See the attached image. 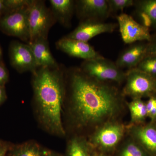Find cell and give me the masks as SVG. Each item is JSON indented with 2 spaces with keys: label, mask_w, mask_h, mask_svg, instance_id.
Wrapping results in <instances>:
<instances>
[{
  "label": "cell",
  "mask_w": 156,
  "mask_h": 156,
  "mask_svg": "<svg viewBox=\"0 0 156 156\" xmlns=\"http://www.w3.org/2000/svg\"><path fill=\"white\" fill-rule=\"evenodd\" d=\"M110 13L119 11L134 5L133 0H107Z\"/></svg>",
  "instance_id": "23"
},
{
  "label": "cell",
  "mask_w": 156,
  "mask_h": 156,
  "mask_svg": "<svg viewBox=\"0 0 156 156\" xmlns=\"http://www.w3.org/2000/svg\"><path fill=\"white\" fill-rule=\"evenodd\" d=\"M9 56L11 65L20 73L30 72L32 73L38 68L28 44L12 42L9 49Z\"/></svg>",
  "instance_id": "9"
},
{
  "label": "cell",
  "mask_w": 156,
  "mask_h": 156,
  "mask_svg": "<svg viewBox=\"0 0 156 156\" xmlns=\"http://www.w3.org/2000/svg\"><path fill=\"white\" fill-rule=\"evenodd\" d=\"M2 49H1V47H0V60L2 58Z\"/></svg>",
  "instance_id": "33"
},
{
  "label": "cell",
  "mask_w": 156,
  "mask_h": 156,
  "mask_svg": "<svg viewBox=\"0 0 156 156\" xmlns=\"http://www.w3.org/2000/svg\"><path fill=\"white\" fill-rule=\"evenodd\" d=\"M118 24L94 20L81 21L73 31L66 36L69 38L88 42L92 38L103 33H112Z\"/></svg>",
  "instance_id": "10"
},
{
  "label": "cell",
  "mask_w": 156,
  "mask_h": 156,
  "mask_svg": "<svg viewBox=\"0 0 156 156\" xmlns=\"http://www.w3.org/2000/svg\"><path fill=\"white\" fill-rule=\"evenodd\" d=\"M147 56H156V35L151 36L150 41L147 44Z\"/></svg>",
  "instance_id": "26"
},
{
  "label": "cell",
  "mask_w": 156,
  "mask_h": 156,
  "mask_svg": "<svg viewBox=\"0 0 156 156\" xmlns=\"http://www.w3.org/2000/svg\"><path fill=\"white\" fill-rule=\"evenodd\" d=\"M127 107L130 115V125H140L144 124L147 117L146 105L140 98L131 99L128 102Z\"/></svg>",
  "instance_id": "19"
},
{
  "label": "cell",
  "mask_w": 156,
  "mask_h": 156,
  "mask_svg": "<svg viewBox=\"0 0 156 156\" xmlns=\"http://www.w3.org/2000/svg\"><path fill=\"white\" fill-rule=\"evenodd\" d=\"M7 12L8 11L4 3V0H0V18Z\"/></svg>",
  "instance_id": "30"
},
{
  "label": "cell",
  "mask_w": 156,
  "mask_h": 156,
  "mask_svg": "<svg viewBox=\"0 0 156 156\" xmlns=\"http://www.w3.org/2000/svg\"><path fill=\"white\" fill-rule=\"evenodd\" d=\"M7 99V95L5 86H0V106Z\"/></svg>",
  "instance_id": "29"
},
{
  "label": "cell",
  "mask_w": 156,
  "mask_h": 156,
  "mask_svg": "<svg viewBox=\"0 0 156 156\" xmlns=\"http://www.w3.org/2000/svg\"><path fill=\"white\" fill-rule=\"evenodd\" d=\"M56 47L68 55L73 57L89 60L102 56L88 42L64 37L56 43Z\"/></svg>",
  "instance_id": "13"
},
{
  "label": "cell",
  "mask_w": 156,
  "mask_h": 156,
  "mask_svg": "<svg viewBox=\"0 0 156 156\" xmlns=\"http://www.w3.org/2000/svg\"><path fill=\"white\" fill-rule=\"evenodd\" d=\"M66 69L40 67L32 73L34 99L38 120L45 131L59 137L66 135L62 121L65 101Z\"/></svg>",
  "instance_id": "2"
},
{
  "label": "cell",
  "mask_w": 156,
  "mask_h": 156,
  "mask_svg": "<svg viewBox=\"0 0 156 156\" xmlns=\"http://www.w3.org/2000/svg\"><path fill=\"white\" fill-rule=\"evenodd\" d=\"M9 73L2 63L0 62V86H5L9 80Z\"/></svg>",
  "instance_id": "27"
},
{
  "label": "cell",
  "mask_w": 156,
  "mask_h": 156,
  "mask_svg": "<svg viewBox=\"0 0 156 156\" xmlns=\"http://www.w3.org/2000/svg\"><path fill=\"white\" fill-rule=\"evenodd\" d=\"M12 145L10 143L0 139V156H7Z\"/></svg>",
  "instance_id": "28"
},
{
  "label": "cell",
  "mask_w": 156,
  "mask_h": 156,
  "mask_svg": "<svg viewBox=\"0 0 156 156\" xmlns=\"http://www.w3.org/2000/svg\"><path fill=\"white\" fill-rule=\"evenodd\" d=\"M91 156H99V153L97 152L96 151H94L92 152V154Z\"/></svg>",
  "instance_id": "32"
},
{
  "label": "cell",
  "mask_w": 156,
  "mask_h": 156,
  "mask_svg": "<svg viewBox=\"0 0 156 156\" xmlns=\"http://www.w3.org/2000/svg\"><path fill=\"white\" fill-rule=\"evenodd\" d=\"M38 67L56 68L59 65L50 52L48 39H37L28 44Z\"/></svg>",
  "instance_id": "15"
},
{
  "label": "cell",
  "mask_w": 156,
  "mask_h": 156,
  "mask_svg": "<svg viewBox=\"0 0 156 156\" xmlns=\"http://www.w3.org/2000/svg\"><path fill=\"white\" fill-rule=\"evenodd\" d=\"M115 151H116V156H150L139 144L127 134Z\"/></svg>",
  "instance_id": "20"
},
{
  "label": "cell",
  "mask_w": 156,
  "mask_h": 156,
  "mask_svg": "<svg viewBox=\"0 0 156 156\" xmlns=\"http://www.w3.org/2000/svg\"><path fill=\"white\" fill-rule=\"evenodd\" d=\"M30 42L37 39H48L50 28L56 22L50 9L44 1L32 0L28 10Z\"/></svg>",
  "instance_id": "4"
},
{
  "label": "cell",
  "mask_w": 156,
  "mask_h": 156,
  "mask_svg": "<svg viewBox=\"0 0 156 156\" xmlns=\"http://www.w3.org/2000/svg\"><path fill=\"white\" fill-rule=\"evenodd\" d=\"M50 150L34 140H30L17 144H12L8 156H49Z\"/></svg>",
  "instance_id": "17"
},
{
  "label": "cell",
  "mask_w": 156,
  "mask_h": 156,
  "mask_svg": "<svg viewBox=\"0 0 156 156\" xmlns=\"http://www.w3.org/2000/svg\"><path fill=\"white\" fill-rule=\"evenodd\" d=\"M147 117H149L152 123L156 122V95H152L146 103Z\"/></svg>",
  "instance_id": "25"
},
{
  "label": "cell",
  "mask_w": 156,
  "mask_h": 156,
  "mask_svg": "<svg viewBox=\"0 0 156 156\" xmlns=\"http://www.w3.org/2000/svg\"><path fill=\"white\" fill-rule=\"evenodd\" d=\"M32 0H4L8 12L28 7Z\"/></svg>",
  "instance_id": "24"
},
{
  "label": "cell",
  "mask_w": 156,
  "mask_h": 156,
  "mask_svg": "<svg viewBox=\"0 0 156 156\" xmlns=\"http://www.w3.org/2000/svg\"><path fill=\"white\" fill-rule=\"evenodd\" d=\"M134 5L137 14L146 17L151 27L156 28V0L134 1Z\"/></svg>",
  "instance_id": "21"
},
{
  "label": "cell",
  "mask_w": 156,
  "mask_h": 156,
  "mask_svg": "<svg viewBox=\"0 0 156 156\" xmlns=\"http://www.w3.org/2000/svg\"><path fill=\"white\" fill-rule=\"evenodd\" d=\"M49 156H64L62 154L59 153L55 151H53L52 150H50V151H49Z\"/></svg>",
  "instance_id": "31"
},
{
  "label": "cell",
  "mask_w": 156,
  "mask_h": 156,
  "mask_svg": "<svg viewBox=\"0 0 156 156\" xmlns=\"http://www.w3.org/2000/svg\"><path fill=\"white\" fill-rule=\"evenodd\" d=\"M94 151L87 136L72 134L68 140L64 156H91Z\"/></svg>",
  "instance_id": "18"
},
{
  "label": "cell",
  "mask_w": 156,
  "mask_h": 156,
  "mask_svg": "<svg viewBox=\"0 0 156 156\" xmlns=\"http://www.w3.org/2000/svg\"><path fill=\"white\" fill-rule=\"evenodd\" d=\"M30 5L7 12L0 18V29L3 32L18 38L27 44L30 41L28 19Z\"/></svg>",
  "instance_id": "7"
},
{
  "label": "cell",
  "mask_w": 156,
  "mask_h": 156,
  "mask_svg": "<svg viewBox=\"0 0 156 156\" xmlns=\"http://www.w3.org/2000/svg\"><path fill=\"white\" fill-rule=\"evenodd\" d=\"M125 84L122 89L125 97L131 99L156 95V79L136 68L126 72Z\"/></svg>",
  "instance_id": "6"
},
{
  "label": "cell",
  "mask_w": 156,
  "mask_h": 156,
  "mask_svg": "<svg viewBox=\"0 0 156 156\" xmlns=\"http://www.w3.org/2000/svg\"><path fill=\"white\" fill-rule=\"evenodd\" d=\"M126 134L143 148L149 155L156 156V126L126 124Z\"/></svg>",
  "instance_id": "11"
},
{
  "label": "cell",
  "mask_w": 156,
  "mask_h": 156,
  "mask_svg": "<svg viewBox=\"0 0 156 156\" xmlns=\"http://www.w3.org/2000/svg\"><path fill=\"white\" fill-rule=\"evenodd\" d=\"M147 45L142 42L131 45L120 54L115 62L117 66L121 69L136 67L146 56Z\"/></svg>",
  "instance_id": "14"
},
{
  "label": "cell",
  "mask_w": 156,
  "mask_h": 156,
  "mask_svg": "<svg viewBox=\"0 0 156 156\" xmlns=\"http://www.w3.org/2000/svg\"><path fill=\"white\" fill-rule=\"evenodd\" d=\"M51 11L56 21L66 27L71 26L75 11V1L73 0H50Z\"/></svg>",
  "instance_id": "16"
},
{
  "label": "cell",
  "mask_w": 156,
  "mask_h": 156,
  "mask_svg": "<svg viewBox=\"0 0 156 156\" xmlns=\"http://www.w3.org/2000/svg\"><path fill=\"white\" fill-rule=\"evenodd\" d=\"M65 78L68 121L73 134L88 137L106 123L122 121L128 101L118 86L90 76L80 67L66 69Z\"/></svg>",
  "instance_id": "1"
},
{
  "label": "cell",
  "mask_w": 156,
  "mask_h": 156,
  "mask_svg": "<svg viewBox=\"0 0 156 156\" xmlns=\"http://www.w3.org/2000/svg\"><path fill=\"white\" fill-rule=\"evenodd\" d=\"M126 132V124L122 121H113L97 128L87 138L94 151L108 155L116 151Z\"/></svg>",
  "instance_id": "3"
},
{
  "label": "cell",
  "mask_w": 156,
  "mask_h": 156,
  "mask_svg": "<svg viewBox=\"0 0 156 156\" xmlns=\"http://www.w3.org/2000/svg\"><path fill=\"white\" fill-rule=\"evenodd\" d=\"M118 25L123 41L126 44L150 41L149 29L136 22L131 15L122 13L117 16Z\"/></svg>",
  "instance_id": "8"
},
{
  "label": "cell",
  "mask_w": 156,
  "mask_h": 156,
  "mask_svg": "<svg viewBox=\"0 0 156 156\" xmlns=\"http://www.w3.org/2000/svg\"><path fill=\"white\" fill-rule=\"evenodd\" d=\"M135 68L156 79V56H146Z\"/></svg>",
  "instance_id": "22"
},
{
  "label": "cell",
  "mask_w": 156,
  "mask_h": 156,
  "mask_svg": "<svg viewBox=\"0 0 156 156\" xmlns=\"http://www.w3.org/2000/svg\"><path fill=\"white\" fill-rule=\"evenodd\" d=\"M80 68L88 75L98 80L115 83L118 85L126 80V72L103 56L84 60Z\"/></svg>",
  "instance_id": "5"
},
{
  "label": "cell",
  "mask_w": 156,
  "mask_h": 156,
  "mask_svg": "<svg viewBox=\"0 0 156 156\" xmlns=\"http://www.w3.org/2000/svg\"><path fill=\"white\" fill-rule=\"evenodd\" d=\"M99 156H109L108 155L105 154L99 153Z\"/></svg>",
  "instance_id": "34"
},
{
  "label": "cell",
  "mask_w": 156,
  "mask_h": 156,
  "mask_svg": "<svg viewBox=\"0 0 156 156\" xmlns=\"http://www.w3.org/2000/svg\"><path fill=\"white\" fill-rule=\"evenodd\" d=\"M75 11L81 21L94 20L104 21L111 14L107 0L75 1Z\"/></svg>",
  "instance_id": "12"
}]
</instances>
